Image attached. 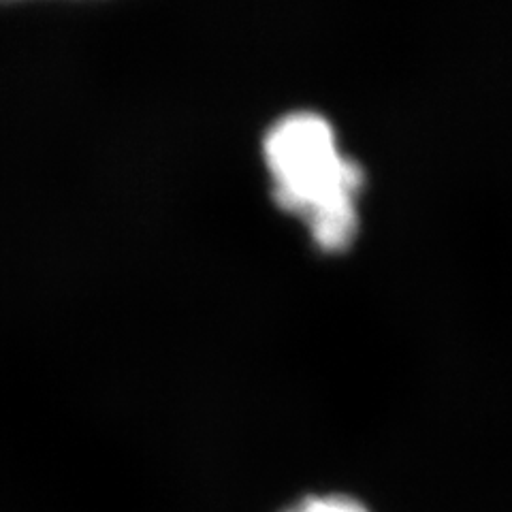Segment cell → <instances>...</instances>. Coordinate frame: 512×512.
<instances>
[{"instance_id": "1", "label": "cell", "mask_w": 512, "mask_h": 512, "mask_svg": "<svg viewBox=\"0 0 512 512\" xmlns=\"http://www.w3.org/2000/svg\"><path fill=\"white\" fill-rule=\"evenodd\" d=\"M263 160L274 201L301 218L316 246L340 252L355 242L363 169L329 118L312 109L280 116L263 135Z\"/></svg>"}, {"instance_id": "2", "label": "cell", "mask_w": 512, "mask_h": 512, "mask_svg": "<svg viewBox=\"0 0 512 512\" xmlns=\"http://www.w3.org/2000/svg\"><path fill=\"white\" fill-rule=\"evenodd\" d=\"M284 512H370L359 500L348 495H310Z\"/></svg>"}]
</instances>
